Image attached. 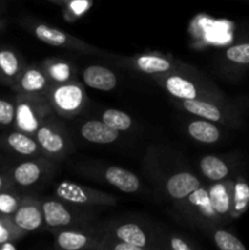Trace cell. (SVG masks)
Instances as JSON below:
<instances>
[{"label":"cell","instance_id":"8","mask_svg":"<svg viewBox=\"0 0 249 250\" xmlns=\"http://www.w3.org/2000/svg\"><path fill=\"white\" fill-rule=\"evenodd\" d=\"M188 132L190 137L202 143H216L220 139V131L214 124L205 120H198V121L190 122L188 126Z\"/></svg>","mask_w":249,"mask_h":250},{"label":"cell","instance_id":"27","mask_svg":"<svg viewBox=\"0 0 249 250\" xmlns=\"http://www.w3.org/2000/svg\"><path fill=\"white\" fill-rule=\"evenodd\" d=\"M215 244L221 250H246V246L239 238L229 232L219 229L214 234Z\"/></svg>","mask_w":249,"mask_h":250},{"label":"cell","instance_id":"21","mask_svg":"<svg viewBox=\"0 0 249 250\" xmlns=\"http://www.w3.org/2000/svg\"><path fill=\"white\" fill-rule=\"evenodd\" d=\"M102 121L116 131H127L132 126V119L128 114L116 109L105 110L102 115Z\"/></svg>","mask_w":249,"mask_h":250},{"label":"cell","instance_id":"31","mask_svg":"<svg viewBox=\"0 0 249 250\" xmlns=\"http://www.w3.org/2000/svg\"><path fill=\"white\" fill-rule=\"evenodd\" d=\"M49 73L53 77V80L58 81V82H66L70 78L71 70L68 63L66 62H56L50 66L49 68Z\"/></svg>","mask_w":249,"mask_h":250},{"label":"cell","instance_id":"19","mask_svg":"<svg viewBox=\"0 0 249 250\" xmlns=\"http://www.w3.org/2000/svg\"><path fill=\"white\" fill-rule=\"evenodd\" d=\"M7 144L12 150L22 155H32L37 150V143L28 137L27 134L21 132H12L7 136Z\"/></svg>","mask_w":249,"mask_h":250},{"label":"cell","instance_id":"33","mask_svg":"<svg viewBox=\"0 0 249 250\" xmlns=\"http://www.w3.org/2000/svg\"><path fill=\"white\" fill-rule=\"evenodd\" d=\"M12 238V229L7 225L2 217H0V244L5 243L7 241H11Z\"/></svg>","mask_w":249,"mask_h":250},{"label":"cell","instance_id":"4","mask_svg":"<svg viewBox=\"0 0 249 250\" xmlns=\"http://www.w3.org/2000/svg\"><path fill=\"white\" fill-rule=\"evenodd\" d=\"M199 187V180L194 175L188 172L176 173L166 183L167 193L175 199H183Z\"/></svg>","mask_w":249,"mask_h":250},{"label":"cell","instance_id":"26","mask_svg":"<svg viewBox=\"0 0 249 250\" xmlns=\"http://www.w3.org/2000/svg\"><path fill=\"white\" fill-rule=\"evenodd\" d=\"M226 59L238 66H249V42L238 43L226 50Z\"/></svg>","mask_w":249,"mask_h":250},{"label":"cell","instance_id":"30","mask_svg":"<svg viewBox=\"0 0 249 250\" xmlns=\"http://www.w3.org/2000/svg\"><path fill=\"white\" fill-rule=\"evenodd\" d=\"M15 111L16 107L10 102L0 99V125L9 126L15 121Z\"/></svg>","mask_w":249,"mask_h":250},{"label":"cell","instance_id":"10","mask_svg":"<svg viewBox=\"0 0 249 250\" xmlns=\"http://www.w3.org/2000/svg\"><path fill=\"white\" fill-rule=\"evenodd\" d=\"M183 107L190 114L209 120V121L217 122L222 119L221 110L211 103L200 102L197 99H187L183 102Z\"/></svg>","mask_w":249,"mask_h":250},{"label":"cell","instance_id":"22","mask_svg":"<svg viewBox=\"0 0 249 250\" xmlns=\"http://www.w3.org/2000/svg\"><path fill=\"white\" fill-rule=\"evenodd\" d=\"M37 38L41 39L44 43L49 44L53 46H60L67 42V37L63 32L59 31V29L50 28V27L45 26V24H39L34 29Z\"/></svg>","mask_w":249,"mask_h":250},{"label":"cell","instance_id":"28","mask_svg":"<svg viewBox=\"0 0 249 250\" xmlns=\"http://www.w3.org/2000/svg\"><path fill=\"white\" fill-rule=\"evenodd\" d=\"M88 238L78 232H62L58 237V244L65 250H77L87 244Z\"/></svg>","mask_w":249,"mask_h":250},{"label":"cell","instance_id":"15","mask_svg":"<svg viewBox=\"0 0 249 250\" xmlns=\"http://www.w3.org/2000/svg\"><path fill=\"white\" fill-rule=\"evenodd\" d=\"M56 195L75 204H85L89 202V195L87 194L85 189L70 181H63L56 187Z\"/></svg>","mask_w":249,"mask_h":250},{"label":"cell","instance_id":"35","mask_svg":"<svg viewBox=\"0 0 249 250\" xmlns=\"http://www.w3.org/2000/svg\"><path fill=\"white\" fill-rule=\"evenodd\" d=\"M115 249L116 250H143V248H141V247L133 246V244L127 243V242H122V243L116 244V246H115Z\"/></svg>","mask_w":249,"mask_h":250},{"label":"cell","instance_id":"9","mask_svg":"<svg viewBox=\"0 0 249 250\" xmlns=\"http://www.w3.org/2000/svg\"><path fill=\"white\" fill-rule=\"evenodd\" d=\"M209 195L216 214L227 215L231 211L232 193L225 183H215L210 188Z\"/></svg>","mask_w":249,"mask_h":250},{"label":"cell","instance_id":"12","mask_svg":"<svg viewBox=\"0 0 249 250\" xmlns=\"http://www.w3.org/2000/svg\"><path fill=\"white\" fill-rule=\"evenodd\" d=\"M200 170L211 181H221L229 173V167L224 160L214 155H208L200 160Z\"/></svg>","mask_w":249,"mask_h":250},{"label":"cell","instance_id":"14","mask_svg":"<svg viewBox=\"0 0 249 250\" xmlns=\"http://www.w3.org/2000/svg\"><path fill=\"white\" fill-rule=\"evenodd\" d=\"M15 121H16L17 127L27 133H33L38 131V119L28 103H21L17 105L16 111H15Z\"/></svg>","mask_w":249,"mask_h":250},{"label":"cell","instance_id":"23","mask_svg":"<svg viewBox=\"0 0 249 250\" xmlns=\"http://www.w3.org/2000/svg\"><path fill=\"white\" fill-rule=\"evenodd\" d=\"M45 83L46 80L45 77H44L43 73L38 70H34V68L27 70L26 72L22 75L21 81H20V85H21L22 89H23L24 92L29 93L42 90L45 87Z\"/></svg>","mask_w":249,"mask_h":250},{"label":"cell","instance_id":"13","mask_svg":"<svg viewBox=\"0 0 249 250\" xmlns=\"http://www.w3.org/2000/svg\"><path fill=\"white\" fill-rule=\"evenodd\" d=\"M166 89L173 97L180 98L182 100L195 99L197 97V88L192 82L180 76H171L166 81Z\"/></svg>","mask_w":249,"mask_h":250},{"label":"cell","instance_id":"7","mask_svg":"<svg viewBox=\"0 0 249 250\" xmlns=\"http://www.w3.org/2000/svg\"><path fill=\"white\" fill-rule=\"evenodd\" d=\"M44 220L51 227L66 226L71 222V214L62 204L49 200L43 204Z\"/></svg>","mask_w":249,"mask_h":250},{"label":"cell","instance_id":"16","mask_svg":"<svg viewBox=\"0 0 249 250\" xmlns=\"http://www.w3.org/2000/svg\"><path fill=\"white\" fill-rule=\"evenodd\" d=\"M12 177L17 185L22 187L32 186L41 177V167L33 161H26L17 166L12 172Z\"/></svg>","mask_w":249,"mask_h":250},{"label":"cell","instance_id":"32","mask_svg":"<svg viewBox=\"0 0 249 250\" xmlns=\"http://www.w3.org/2000/svg\"><path fill=\"white\" fill-rule=\"evenodd\" d=\"M90 6H92V0H70L68 2V10L75 16L83 15Z\"/></svg>","mask_w":249,"mask_h":250},{"label":"cell","instance_id":"29","mask_svg":"<svg viewBox=\"0 0 249 250\" xmlns=\"http://www.w3.org/2000/svg\"><path fill=\"white\" fill-rule=\"evenodd\" d=\"M20 202L14 194L7 192H0V215H14L19 209Z\"/></svg>","mask_w":249,"mask_h":250},{"label":"cell","instance_id":"5","mask_svg":"<svg viewBox=\"0 0 249 250\" xmlns=\"http://www.w3.org/2000/svg\"><path fill=\"white\" fill-rule=\"evenodd\" d=\"M105 180L124 193H134L139 188L138 177L128 170L117 166H111L105 171Z\"/></svg>","mask_w":249,"mask_h":250},{"label":"cell","instance_id":"3","mask_svg":"<svg viewBox=\"0 0 249 250\" xmlns=\"http://www.w3.org/2000/svg\"><path fill=\"white\" fill-rule=\"evenodd\" d=\"M81 134L88 142L97 144L112 143L119 137V131L103 121H87L81 128Z\"/></svg>","mask_w":249,"mask_h":250},{"label":"cell","instance_id":"20","mask_svg":"<svg viewBox=\"0 0 249 250\" xmlns=\"http://www.w3.org/2000/svg\"><path fill=\"white\" fill-rule=\"evenodd\" d=\"M137 66L145 73L166 72L171 68V63L166 59L156 55H142L137 59Z\"/></svg>","mask_w":249,"mask_h":250},{"label":"cell","instance_id":"37","mask_svg":"<svg viewBox=\"0 0 249 250\" xmlns=\"http://www.w3.org/2000/svg\"><path fill=\"white\" fill-rule=\"evenodd\" d=\"M4 185H5V180H4V177L0 175V192H1L2 188H4Z\"/></svg>","mask_w":249,"mask_h":250},{"label":"cell","instance_id":"36","mask_svg":"<svg viewBox=\"0 0 249 250\" xmlns=\"http://www.w3.org/2000/svg\"><path fill=\"white\" fill-rule=\"evenodd\" d=\"M16 249V246L11 243V241H7L5 243L0 244V250H15Z\"/></svg>","mask_w":249,"mask_h":250},{"label":"cell","instance_id":"25","mask_svg":"<svg viewBox=\"0 0 249 250\" xmlns=\"http://www.w3.org/2000/svg\"><path fill=\"white\" fill-rule=\"evenodd\" d=\"M188 197H189L190 204L195 205V207H197L198 209L205 215V216L212 217L216 215V212H215L214 210V207H212L211 204V200H210L209 192L205 190L204 188L199 187L198 189H195L194 192L190 193Z\"/></svg>","mask_w":249,"mask_h":250},{"label":"cell","instance_id":"2","mask_svg":"<svg viewBox=\"0 0 249 250\" xmlns=\"http://www.w3.org/2000/svg\"><path fill=\"white\" fill-rule=\"evenodd\" d=\"M83 81L90 88L98 90H111L116 87V76L109 68L103 66H89L83 72Z\"/></svg>","mask_w":249,"mask_h":250},{"label":"cell","instance_id":"11","mask_svg":"<svg viewBox=\"0 0 249 250\" xmlns=\"http://www.w3.org/2000/svg\"><path fill=\"white\" fill-rule=\"evenodd\" d=\"M249 208V183L243 178H238L232 187L231 212L233 216L244 214Z\"/></svg>","mask_w":249,"mask_h":250},{"label":"cell","instance_id":"34","mask_svg":"<svg viewBox=\"0 0 249 250\" xmlns=\"http://www.w3.org/2000/svg\"><path fill=\"white\" fill-rule=\"evenodd\" d=\"M171 248L173 250H190V247L180 238L171 239Z\"/></svg>","mask_w":249,"mask_h":250},{"label":"cell","instance_id":"6","mask_svg":"<svg viewBox=\"0 0 249 250\" xmlns=\"http://www.w3.org/2000/svg\"><path fill=\"white\" fill-rule=\"evenodd\" d=\"M42 221V212L33 205L19 207L14 212V224L23 231H34L41 226Z\"/></svg>","mask_w":249,"mask_h":250},{"label":"cell","instance_id":"1","mask_svg":"<svg viewBox=\"0 0 249 250\" xmlns=\"http://www.w3.org/2000/svg\"><path fill=\"white\" fill-rule=\"evenodd\" d=\"M83 92L78 85L65 84L60 85L54 90L53 99L56 106L65 112H73L83 103Z\"/></svg>","mask_w":249,"mask_h":250},{"label":"cell","instance_id":"17","mask_svg":"<svg viewBox=\"0 0 249 250\" xmlns=\"http://www.w3.org/2000/svg\"><path fill=\"white\" fill-rule=\"evenodd\" d=\"M37 139L44 150L49 153H59L63 149L65 143H63L62 137L56 132L51 131L48 127H41L37 131Z\"/></svg>","mask_w":249,"mask_h":250},{"label":"cell","instance_id":"24","mask_svg":"<svg viewBox=\"0 0 249 250\" xmlns=\"http://www.w3.org/2000/svg\"><path fill=\"white\" fill-rule=\"evenodd\" d=\"M20 71L19 58L9 49L0 50V75L6 78H14Z\"/></svg>","mask_w":249,"mask_h":250},{"label":"cell","instance_id":"18","mask_svg":"<svg viewBox=\"0 0 249 250\" xmlns=\"http://www.w3.org/2000/svg\"><path fill=\"white\" fill-rule=\"evenodd\" d=\"M117 238L133 246L144 248L146 244V237L144 232L136 224H124L116 229Z\"/></svg>","mask_w":249,"mask_h":250}]
</instances>
